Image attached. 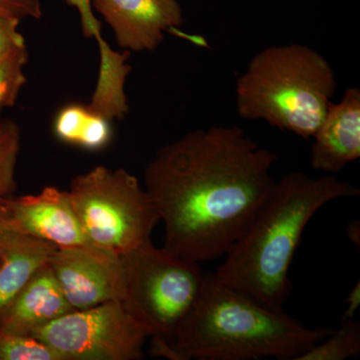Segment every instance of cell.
<instances>
[{"label":"cell","mask_w":360,"mask_h":360,"mask_svg":"<svg viewBox=\"0 0 360 360\" xmlns=\"http://www.w3.org/2000/svg\"><path fill=\"white\" fill-rule=\"evenodd\" d=\"M276 160L238 127L193 130L161 148L144 188L165 224L163 248L198 264L224 257L274 191Z\"/></svg>","instance_id":"1"},{"label":"cell","mask_w":360,"mask_h":360,"mask_svg":"<svg viewBox=\"0 0 360 360\" xmlns=\"http://www.w3.org/2000/svg\"><path fill=\"white\" fill-rule=\"evenodd\" d=\"M359 193L349 182L333 175H284L227 251L215 278L269 309L284 310L292 288L291 264L310 219L330 201Z\"/></svg>","instance_id":"2"},{"label":"cell","mask_w":360,"mask_h":360,"mask_svg":"<svg viewBox=\"0 0 360 360\" xmlns=\"http://www.w3.org/2000/svg\"><path fill=\"white\" fill-rule=\"evenodd\" d=\"M309 328L206 274L200 298L167 341L172 360H297L333 331Z\"/></svg>","instance_id":"3"},{"label":"cell","mask_w":360,"mask_h":360,"mask_svg":"<svg viewBox=\"0 0 360 360\" xmlns=\"http://www.w3.org/2000/svg\"><path fill=\"white\" fill-rule=\"evenodd\" d=\"M236 90L240 117L309 139L328 112L336 78L330 63L307 45H278L251 59Z\"/></svg>","instance_id":"4"},{"label":"cell","mask_w":360,"mask_h":360,"mask_svg":"<svg viewBox=\"0 0 360 360\" xmlns=\"http://www.w3.org/2000/svg\"><path fill=\"white\" fill-rule=\"evenodd\" d=\"M68 193L87 243L110 257L151 241L160 221L146 188L123 168H92L75 176Z\"/></svg>","instance_id":"5"},{"label":"cell","mask_w":360,"mask_h":360,"mask_svg":"<svg viewBox=\"0 0 360 360\" xmlns=\"http://www.w3.org/2000/svg\"><path fill=\"white\" fill-rule=\"evenodd\" d=\"M122 259L125 309L151 331V338L172 340L202 291L205 272L200 264L155 248L151 241Z\"/></svg>","instance_id":"6"},{"label":"cell","mask_w":360,"mask_h":360,"mask_svg":"<svg viewBox=\"0 0 360 360\" xmlns=\"http://www.w3.org/2000/svg\"><path fill=\"white\" fill-rule=\"evenodd\" d=\"M63 360H137L151 331L112 300L72 310L32 333Z\"/></svg>","instance_id":"7"},{"label":"cell","mask_w":360,"mask_h":360,"mask_svg":"<svg viewBox=\"0 0 360 360\" xmlns=\"http://www.w3.org/2000/svg\"><path fill=\"white\" fill-rule=\"evenodd\" d=\"M54 277L73 310L90 309L125 296L122 258L92 248H58L51 257Z\"/></svg>","instance_id":"8"},{"label":"cell","mask_w":360,"mask_h":360,"mask_svg":"<svg viewBox=\"0 0 360 360\" xmlns=\"http://www.w3.org/2000/svg\"><path fill=\"white\" fill-rule=\"evenodd\" d=\"M0 227L63 248H92L87 243L68 191L45 187L34 195L0 200Z\"/></svg>","instance_id":"9"},{"label":"cell","mask_w":360,"mask_h":360,"mask_svg":"<svg viewBox=\"0 0 360 360\" xmlns=\"http://www.w3.org/2000/svg\"><path fill=\"white\" fill-rule=\"evenodd\" d=\"M110 26L116 41L129 51H153L184 22L176 0H91Z\"/></svg>","instance_id":"10"},{"label":"cell","mask_w":360,"mask_h":360,"mask_svg":"<svg viewBox=\"0 0 360 360\" xmlns=\"http://www.w3.org/2000/svg\"><path fill=\"white\" fill-rule=\"evenodd\" d=\"M311 167L338 174L360 156V90L347 89L340 103H331L314 134Z\"/></svg>","instance_id":"11"},{"label":"cell","mask_w":360,"mask_h":360,"mask_svg":"<svg viewBox=\"0 0 360 360\" xmlns=\"http://www.w3.org/2000/svg\"><path fill=\"white\" fill-rule=\"evenodd\" d=\"M72 310L47 264L0 309V331L32 335Z\"/></svg>","instance_id":"12"},{"label":"cell","mask_w":360,"mask_h":360,"mask_svg":"<svg viewBox=\"0 0 360 360\" xmlns=\"http://www.w3.org/2000/svg\"><path fill=\"white\" fill-rule=\"evenodd\" d=\"M58 250L47 241L0 227V309Z\"/></svg>","instance_id":"13"},{"label":"cell","mask_w":360,"mask_h":360,"mask_svg":"<svg viewBox=\"0 0 360 360\" xmlns=\"http://www.w3.org/2000/svg\"><path fill=\"white\" fill-rule=\"evenodd\" d=\"M53 129L61 141L89 150L103 148L111 139L110 120L79 104L61 108L54 120Z\"/></svg>","instance_id":"14"},{"label":"cell","mask_w":360,"mask_h":360,"mask_svg":"<svg viewBox=\"0 0 360 360\" xmlns=\"http://www.w3.org/2000/svg\"><path fill=\"white\" fill-rule=\"evenodd\" d=\"M70 6L75 7L80 15L84 34L96 40L101 53V66L98 78L103 82H115L127 75L129 70L127 59L129 51H112L110 44L101 35V23L96 20L92 11L91 0H65Z\"/></svg>","instance_id":"15"},{"label":"cell","mask_w":360,"mask_h":360,"mask_svg":"<svg viewBox=\"0 0 360 360\" xmlns=\"http://www.w3.org/2000/svg\"><path fill=\"white\" fill-rule=\"evenodd\" d=\"M360 354V323L354 319L341 321L340 329H333L297 360H345Z\"/></svg>","instance_id":"16"},{"label":"cell","mask_w":360,"mask_h":360,"mask_svg":"<svg viewBox=\"0 0 360 360\" xmlns=\"http://www.w3.org/2000/svg\"><path fill=\"white\" fill-rule=\"evenodd\" d=\"M20 150V130L11 120L0 122V200L15 188L16 162Z\"/></svg>","instance_id":"17"},{"label":"cell","mask_w":360,"mask_h":360,"mask_svg":"<svg viewBox=\"0 0 360 360\" xmlns=\"http://www.w3.org/2000/svg\"><path fill=\"white\" fill-rule=\"evenodd\" d=\"M26 47L0 58V111L15 103L26 77L23 68L27 63Z\"/></svg>","instance_id":"18"},{"label":"cell","mask_w":360,"mask_h":360,"mask_svg":"<svg viewBox=\"0 0 360 360\" xmlns=\"http://www.w3.org/2000/svg\"><path fill=\"white\" fill-rule=\"evenodd\" d=\"M0 360H63L56 350L32 335L0 331Z\"/></svg>","instance_id":"19"},{"label":"cell","mask_w":360,"mask_h":360,"mask_svg":"<svg viewBox=\"0 0 360 360\" xmlns=\"http://www.w3.org/2000/svg\"><path fill=\"white\" fill-rule=\"evenodd\" d=\"M20 20L0 13V58L26 47L25 39L18 32Z\"/></svg>","instance_id":"20"},{"label":"cell","mask_w":360,"mask_h":360,"mask_svg":"<svg viewBox=\"0 0 360 360\" xmlns=\"http://www.w3.org/2000/svg\"><path fill=\"white\" fill-rule=\"evenodd\" d=\"M0 13L13 16L18 20L41 18L40 0H0Z\"/></svg>","instance_id":"21"},{"label":"cell","mask_w":360,"mask_h":360,"mask_svg":"<svg viewBox=\"0 0 360 360\" xmlns=\"http://www.w3.org/2000/svg\"><path fill=\"white\" fill-rule=\"evenodd\" d=\"M345 312H343L342 319L341 321H349V319H354L355 312L359 309L360 304V283H357L355 284L354 288L350 291L348 295L347 300H345Z\"/></svg>","instance_id":"22"},{"label":"cell","mask_w":360,"mask_h":360,"mask_svg":"<svg viewBox=\"0 0 360 360\" xmlns=\"http://www.w3.org/2000/svg\"><path fill=\"white\" fill-rule=\"evenodd\" d=\"M347 236L355 245H359L360 226L359 221H352L347 226Z\"/></svg>","instance_id":"23"},{"label":"cell","mask_w":360,"mask_h":360,"mask_svg":"<svg viewBox=\"0 0 360 360\" xmlns=\"http://www.w3.org/2000/svg\"><path fill=\"white\" fill-rule=\"evenodd\" d=\"M0 264H1V260H0Z\"/></svg>","instance_id":"24"}]
</instances>
